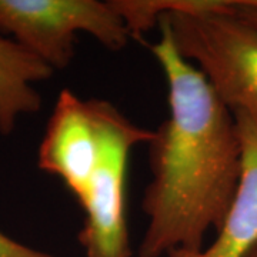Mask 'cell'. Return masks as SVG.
<instances>
[{"label":"cell","instance_id":"obj_1","mask_svg":"<svg viewBox=\"0 0 257 257\" xmlns=\"http://www.w3.org/2000/svg\"><path fill=\"white\" fill-rule=\"evenodd\" d=\"M159 26L150 50L167 82L169 116L147 145L152 180L142 202L147 226L139 257L203 250L206 234L226 219L243 170L234 114Z\"/></svg>","mask_w":257,"mask_h":257},{"label":"cell","instance_id":"obj_7","mask_svg":"<svg viewBox=\"0 0 257 257\" xmlns=\"http://www.w3.org/2000/svg\"><path fill=\"white\" fill-rule=\"evenodd\" d=\"M53 73L16 40L0 36V135H10L20 116L40 110L42 96L35 83L50 79Z\"/></svg>","mask_w":257,"mask_h":257},{"label":"cell","instance_id":"obj_2","mask_svg":"<svg viewBox=\"0 0 257 257\" xmlns=\"http://www.w3.org/2000/svg\"><path fill=\"white\" fill-rule=\"evenodd\" d=\"M159 23L226 107L257 123V25L234 0H172Z\"/></svg>","mask_w":257,"mask_h":257},{"label":"cell","instance_id":"obj_8","mask_svg":"<svg viewBox=\"0 0 257 257\" xmlns=\"http://www.w3.org/2000/svg\"><path fill=\"white\" fill-rule=\"evenodd\" d=\"M0 257H56L37 248L26 246L0 231Z\"/></svg>","mask_w":257,"mask_h":257},{"label":"cell","instance_id":"obj_5","mask_svg":"<svg viewBox=\"0 0 257 257\" xmlns=\"http://www.w3.org/2000/svg\"><path fill=\"white\" fill-rule=\"evenodd\" d=\"M97 160V136L87 100L59 93L37 153V166L57 176L82 204Z\"/></svg>","mask_w":257,"mask_h":257},{"label":"cell","instance_id":"obj_4","mask_svg":"<svg viewBox=\"0 0 257 257\" xmlns=\"http://www.w3.org/2000/svg\"><path fill=\"white\" fill-rule=\"evenodd\" d=\"M0 30L53 70L72 63L80 32L111 52L132 37L113 0H0Z\"/></svg>","mask_w":257,"mask_h":257},{"label":"cell","instance_id":"obj_9","mask_svg":"<svg viewBox=\"0 0 257 257\" xmlns=\"http://www.w3.org/2000/svg\"><path fill=\"white\" fill-rule=\"evenodd\" d=\"M239 12L257 25V0H234Z\"/></svg>","mask_w":257,"mask_h":257},{"label":"cell","instance_id":"obj_3","mask_svg":"<svg viewBox=\"0 0 257 257\" xmlns=\"http://www.w3.org/2000/svg\"><path fill=\"white\" fill-rule=\"evenodd\" d=\"M97 136V160L82 206L86 217L77 239L86 257H132L126 217V180L133 147L155 132L135 124L109 100L87 99Z\"/></svg>","mask_w":257,"mask_h":257},{"label":"cell","instance_id":"obj_10","mask_svg":"<svg viewBox=\"0 0 257 257\" xmlns=\"http://www.w3.org/2000/svg\"><path fill=\"white\" fill-rule=\"evenodd\" d=\"M244 257H257V243L253 246V247L250 248L247 251V254Z\"/></svg>","mask_w":257,"mask_h":257},{"label":"cell","instance_id":"obj_6","mask_svg":"<svg viewBox=\"0 0 257 257\" xmlns=\"http://www.w3.org/2000/svg\"><path fill=\"white\" fill-rule=\"evenodd\" d=\"M243 170L227 216L210 246L197 253L176 250L167 257H244L257 243V123L236 113Z\"/></svg>","mask_w":257,"mask_h":257}]
</instances>
